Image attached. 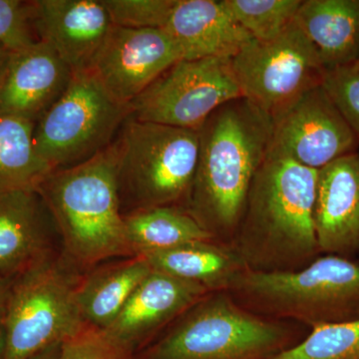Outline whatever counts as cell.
Returning a JSON list of instances; mask_svg holds the SVG:
<instances>
[{"mask_svg": "<svg viewBox=\"0 0 359 359\" xmlns=\"http://www.w3.org/2000/svg\"><path fill=\"white\" fill-rule=\"evenodd\" d=\"M273 129L271 115L245 97L222 105L201 127L185 211L216 242L233 241L252 180L269 154Z\"/></svg>", "mask_w": 359, "mask_h": 359, "instance_id": "6da1fadb", "label": "cell"}, {"mask_svg": "<svg viewBox=\"0 0 359 359\" xmlns=\"http://www.w3.org/2000/svg\"><path fill=\"white\" fill-rule=\"evenodd\" d=\"M316 181L318 170L269 153L230 244L248 271H299L323 255L314 226Z\"/></svg>", "mask_w": 359, "mask_h": 359, "instance_id": "7a4b0ae2", "label": "cell"}, {"mask_svg": "<svg viewBox=\"0 0 359 359\" xmlns=\"http://www.w3.org/2000/svg\"><path fill=\"white\" fill-rule=\"evenodd\" d=\"M39 191L73 266L136 256L122 212L115 140L92 159L52 172Z\"/></svg>", "mask_w": 359, "mask_h": 359, "instance_id": "3957f363", "label": "cell"}, {"mask_svg": "<svg viewBox=\"0 0 359 359\" xmlns=\"http://www.w3.org/2000/svg\"><path fill=\"white\" fill-rule=\"evenodd\" d=\"M311 330L257 316L224 290L208 292L134 359H269L297 346Z\"/></svg>", "mask_w": 359, "mask_h": 359, "instance_id": "277c9868", "label": "cell"}, {"mask_svg": "<svg viewBox=\"0 0 359 359\" xmlns=\"http://www.w3.org/2000/svg\"><path fill=\"white\" fill-rule=\"evenodd\" d=\"M226 292L257 316L311 330L359 320V264L349 257L321 255L306 268L285 273L245 269Z\"/></svg>", "mask_w": 359, "mask_h": 359, "instance_id": "5b68a950", "label": "cell"}, {"mask_svg": "<svg viewBox=\"0 0 359 359\" xmlns=\"http://www.w3.org/2000/svg\"><path fill=\"white\" fill-rule=\"evenodd\" d=\"M115 144L122 212L124 205L128 212L156 207L185 210L199 158V131L129 116Z\"/></svg>", "mask_w": 359, "mask_h": 359, "instance_id": "8992f818", "label": "cell"}, {"mask_svg": "<svg viewBox=\"0 0 359 359\" xmlns=\"http://www.w3.org/2000/svg\"><path fill=\"white\" fill-rule=\"evenodd\" d=\"M51 255L13 278L1 327L2 359H29L87 325L78 302L80 275Z\"/></svg>", "mask_w": 359, "mask_h": 359, "instance_id": "52a82bcc", "label": "cell"}, {"mask_svg": "<svg viewBox=\"0 0 359 359\" xmlns=\"http://www.w3.org/2000/svg\"><path fill=\"white\" fill-rule=\"evenodd\" d=\"M131 115L88 70L73 72L65 93L36 123L37 154L52 172L77 166L109 147Z\"/></svg>", "mask_w": 359, "mask_h": 359, "instance_id": "ba28073f", "label": "cell"}, {"mask_svg": "<svg viewBox=\"0 0 359 359\" xmlns=\"http://www.w3.org/2000/svg\"><path fill=\"white\" fill-rule=\"evenodd\" d=\"M238 97L230 59H181L130 103V117L199 131L215 111Z\"/></svg>", "mask_w": 359, "mask_h": 359, "instance_id": "9c48e42d", "label": "cell"}, {"mask_svg": "<svg viewBox=\"0 0 359 359\" xmlns=\"http://www.w3.org/2000/svg\"><path fill=\"white\" fill-rule=\"evenodd\" d=\"M231 65L242 97L271 115L323 84L327 72L295 20L275 39H252L231 59Z\"/></svg>", "mask_w": 359, "mask_h": 359, "instance_id": "30bf717a", "label": "cell"}, {"mask_svg": "<svg viewBox=\"0 0 359 359\" xmlns=\"http://www.w3.org/2000/svg\"><path fill=\"white\" fill-rule=\"evenodd\" d=\"M269 153L320 170L359 149V140L323 84L271 115Z\"/></svg>", "mask_w": 359, "mask_h": 359, "instance_id": "8fae6325", "label": "cell"}, {"mask_svg": "<svg viewBox=\"0 0 359 359\" xmlns=\"http://www.w3.org/2000/svg\"><path fill=\"white\" fill-rule=\"evenodd\" d=\"M181 59L165 29L113 25L88 71L115 100L130 104Z\"/></svg>", "mask_w": 359, "mask_h": 359, "instance_id": "7c38bea8", "label": "cell"}, {"mask_svg": "<svg viewBox=\"0 0 359 359\" xmlns=\"http://www.w3.org/2000/svg\"><path fill=\"white\" fill-rule=\"evenodd\" d=\"M32 14L39 41L72 72L89 69L113 26L102 0H35Z\"/></svg>", "mask_w": 359, "mask_h": 359, "instance_id": "4fadbf2b", "label": "cell"}, {"mask_svg": "<svg viewBox=\"0 0 359 359\" xmlns=\"http://www.w3.org/2000/svg\"><path fill=\"white\" fill-rule=\"evenodd\" d=\"M195 283L152 269L105 332L130 353L143 349L208 294Z\"/></svg>", "mask_w": 359, "mask_h": 359, "instance_id": "5bb4252c", "label": "cell"}, {"mask_svg": "<svg viewBox=\"0 0 359 359\" xmlns=\"http://www.w3.org/2000/svg\"><path fill=\"white\" fill-rule=\"evenodd\" d=\"M72 75L44 42L11 51L0 81V115L39 122L65 93Z\"/></svg>", "mask_w": 359, "mask_h": 359, "instance_id": "9a60e30c", "label": "cell"}, {"mask_svg": "<svg viewBox=\"0 0 359 359\" xmlns=\"http://www.w3.org/2000/svg\"><path fill=\"white\" fill-rule=\"evenodd\" d=\"M314 226L321 254L359 252V149L318 170Z\"/></svg>", "mask_w": 359, "mask_h": 359, "instance_id": "2e32d148", "label": "cell"}, {"mask_svg": "<svg viewBox=\"0 0 359 359\" xmlns=\"http://www.w3.org/2000/svg\"><path fill=\"white\" fill-rule=\"evenodd\" d=\"M50 211L39 190L0 195V276L13 278L54 254Z\"/></svg>", "mask_w": 359, "mask_h": 359, "instance_id": "e0dca14e", "label": "cell"}, {"mask_svg": "<svg viewBox=\"0 0 359 359\" xmlns=\"http://www.w3.org/2000/svg\"><path fill=\"white\" fill-rule=\"evenodd\" d=\"M164 29L189 60H231L252 40L224 0H177Z\"/></svg>", "mask_w": 359, "mask_h": 359, "instance_id": "ac0fdd59", "label": "cell"}, {"mask_svg": "<svg viewBox=\"0 0 359 359\" xmlns=\"http://www.w3.org/2000/svg\"><path fill=\"white\" fill-rule=\"evenodd\" d=\"M295 21L316 47L325 70L359 60V0H302Z\"/></svg>", "mask_w": 359, "mask_h": 359, "instance_id": "d6986e66", "label": "cell"}, {"mask_svg": "<svg viewBox=\"0 0 359 359\" xmlns=\"http://www.w3.org/2000/svg\"><path fill=\"white\" fill-rule=\"evenodd\" d=\"M140 256L154 271L201 285L209 292H226L247 269L230 245L216 241L191 243Z\"/></svg>", "mask_w": 359, "mask_h": 359, "instance_id": "ffe728a7", "label": "cell"}, {"mask_svg": "<svg viewBox=\"0 0 359 359\" xmlns=\"http://www.w3.org/2000/svg\"><path fill=\"white\" fill-rule=\"evenodd\" d=\"M152 271L142 256L98 264L80 276L77 295L87 325L105 330Z\"/></svg>", "mask_w": 359, "mask_h": 359, "instance_id": "44dd1931", "label": "cell"}, {"mask_svg": "<svg viewBox=\"0 0 359 359\" xmlns=\"http://www.w3.org/2000/svg\"><path fill=\"white\" fill-rule=\"evenodd\" d=\"M35 126L29 120L0 115V195L39 190L52 173L35 149Z\"/></svg>", "mask_w": 359, "mask_h": 359, "instance_id": "7402d4cb", "label": "cell"}, {"mask_svg": "<svg viewBox=\"0 0 359 359\" xmlns=\"http://www.w3.org/2000/svg\"><path fill=\"white\" fill-rule=\"evenodd\" d=\"M127 235L136 256L214 241L184 209L156 207L124 215Z\"/></svg>", "mask_w": 359, "mask_h": 359, "instance_id": "603a6c76", "label": "cell"}, {"mask_svg": "<svg viewBox=\"0 0 359 359\" xmlns=\"http://www.w3.org/2000/svg\"><path fill=\"white\" fill-rule=\"evenodd\" d=\"M224 4L252 39L269 41L294 22L302 0H224Z\"/></svg>", "mask_w": 359, "mask_h": 359, "instance_id": "cb8c5ba5", "label": "cell"}, {"mask_svg": "<svg viewBox=\"0 0 359 359\" xmlns=\"http://www.w3.org/2000/svg\"><path fill=\"white\" fill-rule=\"evenodd\" d=\"M269 359H359V320L313 328L297 346Z\"/></svg>", "mask_w": 359, "mask_h": 359, "instance_id": "d4e9b609", "label": "cell"}, {"mask_svg": "<svg viewBox=\"0 0 359 359\" xmlns=\"http://www.w3.org/2000/svg\"><path fill=\"white\" fill-rule=\"evenodd\" d=\"M177 0H102L114 26L164 29Z\"/></svg>", "mask_w": 359, "mask_h": 359, "instance_id": "484cf974", "label": "cell"}, {"mask_svg": "<svg viewBox=\"0 0 359 359\" xmlns=\"http://www.w3.org/2000/svg\"><path fill=\"white\" fill-rule=\"evenodd\" d=\"M57 359H134V354L105 330L86 325L61 344Z\"/></svg>", "mask_w": 359, "mask_h": 359, "instance_id": "4316f807", "label": "cell"}, {"mask_svg": "<svg viewBox=\"0 0 359 359\" xmlns=\"http://www.w3.org/2000/svg\"><path fill=\"white\" fill-rule=\"evenodd\" d=\"M323 86L359 140V68L351 65L327 71Z\"/></svg>", "mask_w": 359, "mask_h": 359, "instance_id": "83f0119b", "label": "cell"}, {"mask_svg": "<svg viewBox=\"0 0 359 359\" xmlns=\"http://www.w3.org/2000/svg\"><path fill=\"white\" fill-rule=\"evenodd\" d=\"M37 41L32 1L0 0V43L9 50L16 51Z\"/></svg>", "mask_w": 359, "mask_h": 359, "instance_id": "f1b7e54d", "label": "cell"}, {"mask_svg": "<svg viewBox=\"0 0 359 359\" xmlns=\"http://www.w3.org/2000/svg\"><path fill=\"white\" fill-rule=\"evenodd\" d=\"M11 283H13V278H4V276H0V325H1L4 313H6Z\"/></svg>", "mask_w": 359, "mask_h": 359, "instance_id": "f546056e", "label": "cell"}, {"mask_svg": "<svg viewBox=\"0 0 359 359\" xmlns=\"http://www.w3.org/2000/svg\"><path fill=\"white\" fill-rule=\"evenodd\" d=\"M60 344L48 347L44 351H40L39 353L35 354L34 356L29 359H57L59 353H60Z\"/></svg>", "mask_w": 359, "mask_h": 359, "instance_id": "4dcf8cb0", "label": "cell"}, {"mask_svg": "<svg viewBox=\"0 0 359 359\" xmlns=\"http://www.w3.org/2000/svg\"><path fill=\"white\" fill-rule=\"evenodd\" d=\"M11 54V50H9L4 44L0 43V81H1L2 76H4Z\"/></svg>", "mask_w": 359, "mask_h": 359, "instance_id": "1f68e13d", "label": "cell"}, {"mask_svg": "<svg viewBox=\"0 0 359 359\" xmlns=\"http://www.w3.org/2000/svg\"><path fill=\"white\" fill-rule=\"evenodd\" d=\"M4 330H2L1 325H0V359L4 358Z\"/></svg>", "mask_w": 359, "mask_h": 359, "instance_id": "d6a6232c", "label": "cell"}, {"mask_svg": "<svg viewBox=\"0 0 359 359\" xmlns=\"http://www.w3.org/2000/svg\"><path fill=\"white\" fill-rule=\"evenodd\" d=\"M354 66H356V67L359 68V60L355 63V65H354Z\"/></svg>", "mask_w": 359, "mask_h": 359, "instance_id": "836d02e7", "label": "cell"}]
</instances>
